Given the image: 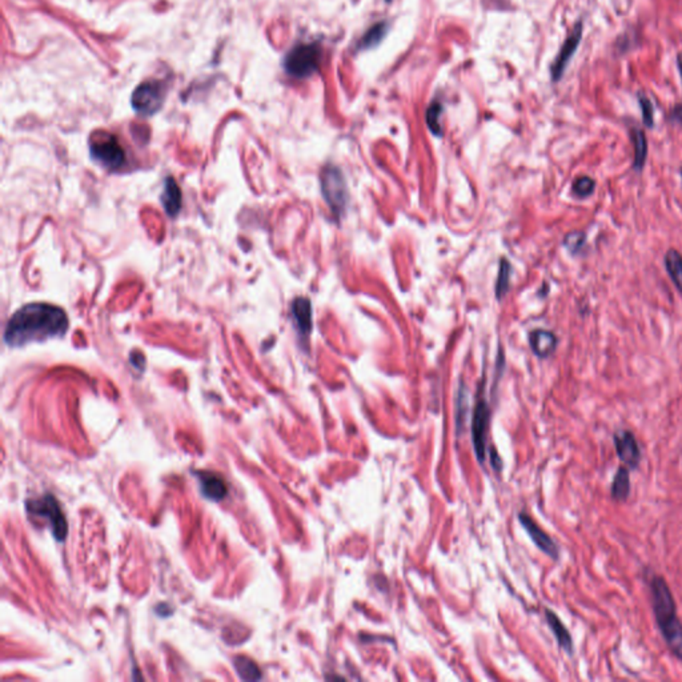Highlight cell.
<instances>
[{
    "mask_svg": "<svg viewBox=\"0 0 682 682\" xmlns=\"http://www.w3.org/2000/svg\"><path fill=\"white\" fill-rule=\"evenodd\" d=\"M68 329L65 312L47 302H32L21 307L7 322L4 341L8 347H23L28 342L61 338Z\"/></svg>",
    "mask_w": 682,
    "mask_h": 682,
    "instance_id": "6da1fadb",
    "label": "cell"
},
{
    "mask_svg": "<svg viewBox=\"0 0 682 682\" xmlns=\"http://www.w3.org/2000/svg\"><path fill=\"white\" fill-rule=\"evenodd\" d=\"M649 589L652 609L662 639L674 657L682 662V622L677 616L673 593L668 582L659 575L649 579Z\"/></svg>",
    "mask_w": 682,
    "mask_h": 682,
    "instance_id": "7a4b0ae2",
    "label": "cell"
},
{
    "mask_svg": "<svg viewBox=\"0 0 682 682\" xmlns=\"http://www.w3.org/2000/svg\"><path fill=\"white\" fill-rule=\"evenodd\" d=\"M321 192L332 214L341 218L348 203L347 181L336 165H327L321 172Z\"/></svg>",
    "mask_w": 682,
    "mask_h": 682,
    "instance_id": "3957f363",
    "label": "cell"
},
{
    "mask_svg": "<svg viewBox=\"0 0 682 682\" xmlns=\"http://www.w3.org/2000/svg\"><path fill=\"white\" fill-rule=\"evenodd\" d=\"M320 58V48L316 44H299L287 54L284 70L293 78L304 79L318 71Z\"/></svg>",
    "mask_w": 682,
    "mask_h": 682,
    "instance_id": "277c9868",
    "label": "cell"
},
{
    "mask_svg": "<svg viewBox=\"0 0 682 682\" xmlns=\"http://www.w3.org/2000/svg\"><path fill=\"white\" fill-rule=\"evenodd\" d=\"M27 509L30 513L45 517L48 520L58 541H63L67 537V521L61 512V505L55 497H52L51 495H45L38 500H30L27 502Z\"/></svg>",
    "mask_w": 682,
    "mask_h": 682,
    "instance_id": "5b68a950",
    "label": "cell"
},
{
    "mask_svg": "<svg viewBox=\"0 0 682 682\" xmlns=\"http://www.w3.org/2000/svg\"><path fill=\"white\" fill-rule=\"evenodd\" d=\"M91 156L101 165L116 169L125 161V154L118 139L110 134L98 135L91 141Z\"/></svg>",
    "mask_w": 682,
    "mask_h": 682,
    "instance_id": "8992f818",
    "label": "cell"
},
{
    "mask_svg": "<svg viewBox=\"0 0 682 682\" xmlns=\"http://www.w3.org/2000/svg\"><path fill=\"white\" fill-rule=\"evenodd\" d=\"M164 101V90L159 81H147L141 84L132 94L131 104L136 114L151 116L156 114Z\"/></svg>",
    "mask_w": 682,
    "mask_h": 682,
    "instance_id": "52a82bcc",
    "label": "cell"
},
{
    "mask_svg": "<svg viewBox=\"0 0 682 682\" xmlns=\"http://www.w3.org/2000/svg\"><path fill=\"white\" fill-rule=\"evenodd\" d=\"M490 422V409L485 399H480L472 416V442L479 462H484L486 453V433Z\"/></svg>",
    "mask_w": 682,
    "mask_h": 682,
    "instance_id": "ba28073f",
    "label": "cell"
},
{
    "mask_svg": "<svg viewBox=\"0 0 682 682\" xmlns=\"http://www.w3.org/2000/svg\"><path fill=\"white\" fill-rule=\"evenodd\" d=\"M613 444L622 464L632 471L637 469L641 462V448L633 432L628 429L617 431L613 436Z\"/></svg>",
    "mask_w": 682,
    "mask_h": 682,
    "instance_id": "9c48e42d",
    "label": "cell"
},
{
    "mask_svg": "<svg viewBox=\"0 0 682 682\" xmlns=\"http://www.w3.org/2000/svg\"><path fill=\"white\" fill-rule=\"evenodd\" d=\"M582 31H583V24H582V21H577V24L573 27V30L570 31V34L564 41L561 50H560L556 61H553V65L550 68L553 81L561 79L564 71L568 67V63L573 58L575 52L577 51V48L580 45V41L582 39Z\"/></svg>",
    "mask_w": 682,
    "mask_h": 682,
    "instance_id": "30bf717a",
    "label": "cell"
},
{
    "mask_svg": "<svg viewBox=\"0 0 682 682\" xmlns=\"http://www.w3.org/2000/svg\"><path fill=\"white\" fill-rule=\"evenodd\" d=\"M519 520H520L522 528L526 530L528 536L532 539V541L536 544V546L542 550L545 555H548L550 559L559 560L560 549H559L555 540L549 535H546L530 516H528L525 513H520Z\"/></svg>",
    "mask_w": 682,
    "mask_h": 682,
    "instance_id": "8fae6325",
    "label": "cell"
},
{
    "mask_svg": "<svg viewBox=\"0 0 682 682\" xmlns=\"http://www.w3.org/2000/svg\"><path fill=\"white\" fill-rule=\"evenodd\" d=\"M199 482L204 496L214 502H220L228 493V485L225 480L214 472H199Z\"/></svg>",
    "mask_w": 682,
    "mask_h": 682,
    "instance_id": "7c38bea8",
    "label": "cell"
},
{
    "mask_svg": "<svg viewBox=\"0 0 682 682\" xmlns=\"http://www.w3.org/2000/svg\"><path fill=\"white\" fill-rule=\"evenodd\" d=\"M292 316L299 333L302 338H308L312 332V305L309 299H295L292 302Z\"/></svg>",
    "mask_w": 682,
    "mask_h": 682,
    "instance_id": "4fadbf2b",
    "label": "cell"
},
{
    "mask_svg": "<svg viewBox=\"0 0 682 682\" xmlns=\"http://www.w3.org/2000/svg\"><path fill=\"white\" fill-rule=\"evenodd\" d=\"M530 348L536 356L545 359L549 358L557 345V338L553 332L546 329H536L529 336Z\"/></svg>",
    "mask_w": 682,
    "mask_h": 682,
    "instance_id": "5bb4252c",
    "label": "cell"
},
{
    "mask_svg": "<svg viewBox=\"0 0 682 682\" xmlns=\"http://www.w3.org/2000/svg\"><path fill=\"white\" fill-rule=\"evenodd\" d=\"M545 617H546V622H548L552 633L555 634V637L557 640L559 646L561 648L562 650H565L569 656H572L573 650H575V645H573L572 636H570L569 630L566 629V626L562 623L559 616L555 612H552L550 609H545Z\"/></svg>",
    "mask_w": 682,
    "mask_h": 682,
    "instance_id": "9a60e30c",
    "label": "cell"
},
{
    "mask_svg": "<svg viewBox=\"0 0 682 682\" xmlns=\"http://www.w3.org/2000/svg\"><path fill=\"white\" fill-rule=\"evenodd\" d=\"M161 203L165 209V212L169 216H176L180 212L181 208V192L178 183L175 179L167 178L164 183V191L161 195Z\"/></svg>",
    "mask_w": 682,
    "mask_h": 682,
    "instance_id": "2e32d148",
    "label": "cell"
},
{
    "mask_svg": "<svg viewBox=\"0 0 682 682\" xmlns=\"http://www.w3.org/2000/svg\"><path fill=\"white\" fill-rule=\"evenodd\" d=\"M610 495L612 499L616 502H623L628 500L630 495V475H629V468L620 466L613 477V482L610 486Z\"/></svg>",
    "mask_w": 682,
    "mask_h": 682,
    "instance_id": "e0dca14e",
    "label": "cell"
},
{
    "mask_svg": "<svg viewBox=\"0 0 682 682\" xmlns=\"http://www.w3.org/2000/svg\"><path fill=\"white\" fill-rule=\"evenodd\" d=\"M665 268L669 278L682 293V255L676 249H669L665 255Z\"/></svg>",
    "mask_w": 682,
    "mask_h": 682,
    "instance_id": "ac0fdd59",
    "label": "cell"
},
{
    "mask_svg": "<svg viewBox=\"0 0 682 682\" xmlns=\"http://www.w3.org/2000/svg\"><path fill=\"white\" fill-rule=\"evenodd\" d=\"M630 139H632L633 148H634L633 168L636 171H641L642 168H643L645 161H646V156H648V141H646V136H645V134L642 132L641 130L633 128L632 132H630Z\"/></svg>",
    "mask_w": 682,
    "mask_h": 682,
    "instance_id": "d6986e66",
    "label": "cell"
},
{
    "mask_svg": "<svg viewBox=\"0 0 682 682\" xmlns=\"http://www.w3.org/2000/svg\"><path fill=\"white\" fill-rule=\"evenodd\" d=\"M388 31V24L386 23H378L373 27H371L365 35L358 43V50H369L376 47L380 41L384 39Z\"/></svg>",
    "mask_w": 682,
    "mask_h": 682,
    "instance_id": "ffe728a7",
    "label": "cell"
},
{
    "mask_svg": "<svg viewBox=\"0 0 682 682\" xmlns=\"http://www.w3.org/2000/svg\"><path fill=\"white\" fill-rule=\"evenodd\" d=\"M236 670H238V674L240 676L242 680L245 681H256V680H260L261 679V672L259 669V666L247 659V657H236V660L234 662Z\"/></svg>",
    "mask_w": 682,
    "mask_h": 682,
    "instance_id": "44dd1931",
    "label": "cell"
},
{
    "mask_svg": "<svg viewBox=\"0 0 682 682\" xmlns=\"http://www.w3.org/2000/svg\"><path fill=\"white\" fill-rule=\"evenodd\" d=\"M466 411H468V391L465 386L462 385L459 395H457V400H456V429H457L459 436H460L462 426L465 424Z\"/></svg>",
    "mask_w": 682,
    "mask_h": 682,
    "instance_id": "7402d4cb",
    "label": "cell"
},
{
    "mask_svg": "<svg viewBox=\"0 0 682 682\" xmlns=\"http://www.w3.org/2000/svg\"><path fill=\"white\" fill-rule=\"evenodd\" d=\"M510 273H512V268H510V264L509 261L502 260V264H500V269H499V276H497V281H496V295L499 299H502V296L508 292L509 289V282H510Z\"/></svg>",
    "mask_w": 682,
    "mask_h": 682,
    "instance_id": "603a6c76",
    "label": "cell"
},
{
    "mask_svg": "<svg viewBox=\"0 0 682 682\" xmlns=\"http://www.w3.org/2000/svg\"><path fill=\"white\" fill-rule=\"evenodd\" d=\"M442 112V105L440 103H439V101H433V103L429 105L428 111H426V124H428L429 130H431L435 135H437V136H440V135H442V125H440V121H439V119H440Z\"/></svg>",
    "mask_w": 682,
    "mask_h": 682,
    "instance_id": "cb8c5ba5",
    "label": "cell"
},
{
    "mask_svg": "<svg viewBox=\"0 0 682 682\" xmlns=\"http://www.w3.org/2000/svg\"><path fill=\"white\" fill-rule=\"evenodd\" d=\"M573 194L577 196V198H588L590 196L595 189H596V181L593 180L592 178L589 176H580L577 178L575 183H573Z\"/></svg>",
    "mask_w": 682,
    "mask_h": 682,
    "instance_id": "d4e9b609",
    "label": "cell"
},
{
    "mask_svg": "<svg viewBox=\"0 0 682 682\" xmlns=\"http://www.w3.org/2000/svg\"><path fill=\"white\" fill-rule=\"evenodd\" d=\"M585 241H586V235L585 232L582 231H573V232H569L565 239H564V245L572 252V254H579L585 245Z\"/></svg>",
    "mask_w": 682,
    "mask_h": 682,
    "instance_id": "484cf974",
    "label": "cell"
},
{
    "mask_svg": "<svg viewBox=\"0 0 682 682\" xmlns=\"http://www.w3.org/2000/svg\"><path fill=\"white\" fill-rule=\"evenodd\" d=\"M639 104L641 107L642 121L646 127H653L654 124V108L649 98L645 95H639Z\"/></svg>",
    "mask_w": 682,
    "mask_h": 682,
    "instance_id": "4316f807",
    "label": "cell"
},
{
    "mask_svg": "<svg viewBox=\"0 0 682 682\" xmlns=\"http://www.w3.org/2000/svg\"><path fill=\"white\" fill-rule=\"evenodd\" d=\"M670 119H672L673 123L682 125V104H677V105L672 110Z\"/></svg>",
    "mask_w": 682,
    "mask_h": 682,
    "instance_id": "83f0119b",
    "label": "cell"
},
{
    "mask_svg": "<svg viewBox=\"0 0 682 682\" xmlns=\"http://www.w3.org/2000/svg\"><path fill=\"white\" fill-rule=\"evenodd\" d=\"M490 462H492V466L497 471H500L502 468V462L500 459V456L497 455V452L495 449L490 451Z\"/></svg>",
    "mask_w": 682,
    "mask_h": 682,
    "instance_id": "f1b7e54d",
    "label": "cell"
},
{
    "mask_svg": "<svg viewBox=\"0 0 682 682\" xmlns=\"http://www.w3.org/2000/svg\"><path fill=\"white\" fill-rule=\"evenodd\" d=\"M677 67H679V71H680V75H681L682 81V54H680V55L677 56Z\"/></svg>",
    "mask_w": 682,
    "mask_h": 682,
    "instance_id": "f546056e",
    "label": "cell"
},
{
    "mask_svg": "<svg viewBox=\"0 0 682 682\" xmlns=\"http://www.w3.org/2000/svg\"><path fill=\"white\" fill-rule=\"evenodd\" d=\"M681 176H682V171H681Z\"/></svg>",
    "mask_w": 682,
    "mask_h": 682,
    "instance_id": "4dcf8cb0",
    "label": "cell"
}]
</instances>
